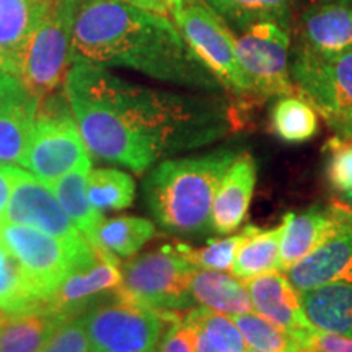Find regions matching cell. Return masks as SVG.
I'll use <instances>...</instances> for the list:
<instances>
[{
	"label": "cell",
	"instance_id": "3957f363",
	"mask_svg": "<svg viewBox=\"0 0 352 352\" xmlns=\"http://www.w3.org/2000/svg\"><path fill=\"white\" fill-rule=\"evenodd\" d=\"M243 152L235 145L183 158H168L148 171L142 183L145 206L164 230L196 235L212 230L215 191Z\"/></svg>",
	"mask_w": 352,
	"mask_h": 352
},
{
	"label": "cell",
	"instance_id": "7c38bea8",
	"mask_svg": "<svg viewBox=\"0 0 352 352\" xmlns=\"http://www.w3.org/2000/svg\"><path fill=\"white\" fill-rule=\"evenodd\" d=\"M121 283L122 272L116 254L94 246L51 294L46 310L63 318L83 315V311L98 307L95 302L103 296L116 294Z\"/></svg>",
	"mask_w": 352,
	"mask_h": 352
},
{
	"label": "cell",
	"instance_id": "ffe728a7",
	"mask_svg": "<svg viewBox=\"0 0 352 352\" xmlns=\"http://www.w3.org/2000/svg\"><path fill=\"white\" fill-rule=\"evenodd\" d=\"M307 320L315 329L352 338V283H331L300 292Z\"/></svg>",
	"mask_w": 352,
	"mask_h": 352
},
{
	"label": "cell",
	"instance_id": "d6a6232c",
	"mask_svg": "<svg viewBox=\"0 0 352 352\" xmlns=\"http://www.w3.org/2000/svg\"><path fill=\"white\" fill-rule=\"evenodd\" d=\"M250 227H245L243 230L236 235L228 236V239L210 240L208 245L201 248H192L189 245H176L175 248L188 259L192 266L197 270H210V271H230L233 261H235L236 252H239L241 241L248 235Z\"/></svg>",
	"mask_w": 352,
	"mask_h": 352
},
{
	"label": "cell",
	"instance_id": "7402d4cb",
	"mask_svg": "<svg viewBox=\"0 0 352 352\" xmlns=\"http://www.w3.org/2000/svg\"><path fill=\"white\" fill-rule=\"evenodd\" d=\"M189 290L195 302L219 314L235 316L254 311L252 297L245 284L222 271L196 270Z\"/></svg>",
	"mask_w": 352,
	"mask_h": 352
},
{
	"label": "cell",
	"instance_id": "7bdbcfd3",
	"mask_svg": "<svg viewBox=\"0 0 352 352\" xmlns=\"http://www.w3.org/2000/svg\"><path fill=\"white\" fill-rule=\"evenodd\" d=\"M0 70H3V72L12 74V76L15 77V74H13V69H12L10 63H8V60L6 59V56H3L2 52H0Z\"/></svg>",
	"mask_w": 352,
	"mask_h": 352
},
{
	"label": "cell",
	"instance_id": "f546056e",
	"mask_svg": "<svg viewBox=\"0 0 352 352\" xmlns=\"http://www.w3.org/2000/svg\"><path fill=\"white\" fill-rule=\"evenodd\" d=\"M87 196L96 209L121 210L129 208L135 196V183L129 175L116 168L88 171Z\"/></svg>",
	"mask_w": 352,
	"mask_h": 352
},
{
	"label": "cell",
	"instance_id": "f35d334b",
	"mask_svg": "<svg viewBox=\"0 0 352 352\" xmlns=\"http://www.w3.org/2000/svg\"><path fill=\"white\" fill-rule=\"evenodd\" d=\"M10 192H12V183L10 176H8L6 165L0 164V220L6 215L8 201H10Z\"/></svg>",
	"mask_w": 352,
	"mask_h": 352
},
{
	"label": "cell",
	"instance_id": "8992f818",
	"mask_svg": "<svg viewBox=\"0 0 352 352\" xmlns=\"http://www.w3.org/2000/svg\"><path fill=\"white\" fill-rule=\"evenodd\" d=\"M290 78L302 98L327 121L336 138L352 139V52L324 57L298 46Z\"/></svg>",
	"mask_w": 352,
	"mask_h": 352
},
{
	"label": "cell",
	"instance_id": "d6986e66",
	"mask_svg": "<svg viewBox=\"0 0 352 352\" xmlns=\"http://www.w3.org/2000/svg\"><path fill=\"white\" fill-rule=\"evenodd\" d=\"M51 0H0V52L19 78L26 44Z\"/></svg>",
	"mask_w": 352,
	"mask_h": 352
},
{
	"label": "cell",
	"instance_id": "f1b7e54d",
	"mask_svg": "<svg viewBox=\"0 0 352 352\" xmlns=\"http://www.w3.org/2000/svg\"><path fill=\"white\" fill-rule=\"evenodd\" d=\"M272 131L285 142H305L318 131L316 111L303 98L283 96L276 101L271 111Z\"/></svg>",
	"mask_w": 352,
	"mask_h": 352
},
{
	"label": "cell",
	"instance_id": "603a6c76",
	"mask_svg": "<svg viewBox=\"0 0 352 352\" xmlns=\"http://www.w3.org/2000/svg\"><path fill=\"white\" fill-rule=\"evenodd\" d=\"M38 101L21 90L0 107V164H21L32 139Z\"/></svg>",
	"mask_w": 352,
	"mask_h": 352
},
{
	"label": "cell",
	"instance_id": "ba28073f",
	"mask_svg": "<svg viewBox=\"0 0 352 352\" xmlns=\"http://www.w3.org/2000/svg\"><path fill=\"white\" fill-rule=\"evenodd\" d=\"M91 352H158L175 311H160L116 298L85 315Z\"/></svg>",
	"mask_w": 352,
	"mask_h": 352
},
{
	"label": "cell",
	"instance_id": "60d3db41",
	"mask_svg": "<svg viewBox=\"0 0 352 352\" xmlns=\"http://www.w3.org/2000/svg\"><path fill=\"white\" fill-rule=\"evenodd\" d=\"M184 323H188V321H184ZM188 324L195 329V352H219L212 344H210L208 336H206L204 331H202L199 327H196V324L192 323H188Z\"/></svg>",
	"mask_w": 352,
	"mask_h": 352
},
{
	"label": "cell",
	"instance_id": "ac0fdd59",
	"mask_svg": "<svg viewBox=\"0 0 352 352\" xmlns=\"http://www.w3.org/2000/svg\"><path fill=\"white\" fill-rule=\"evenodd\" d=\"M300 46L324 57L352 52V7L320 2L307 8Z\"/></svg>",
	"mask_w": 352,
	"mask_h": 352
},
{
	"label": "cell",
	"instance_id": "7dc6e473",
	"mask_svg": "<svg viewBox=\"0 0 352 352\" xmlns=\"http://www.w3.org/2000/svg\"><path fill=\"white\" fill-rule=\"evenodd\" d=\"M302 352H310V351H302Z\"/></svg>",
	"mask_w": 352,
	"mask_h": 352
},
{
	"label": "cell",
	"instance_id": "1f68e13d",
	"mask_svg": "<svg viewBox=\"0 0 352 352\" xmlns=\"http://www.w3.org/2000/svg\"><path fill=\"white\" fill-rule=\"evenodd\" d=\"M183 320L199 327L219 352H246L248 344L232 316L201 307L189 310Z\"/></svg>",
	"mask_w": 352,
	"mask_h": 352
},
{
	"label": "cell",
	"instance_id": "836d02e7",
	"mask_svg": "<svg viewBox=\"0 0 352 352\" xmlns=\"http://www.w3.org/2000/svg\"><path fill=\"white\" fill-rule=\"evenodd\" d=\"M41 352H91L83 315L65 318L51 334Z\"/></svg>",
	"mask_w": 352,
	"mask_h": 352
},
{
	"label": "cell",
	"instance_id": "44dd1931",
	"mask_svg": "<svg viewBox=\"0 0 352 352\" xmlns=\"http://www.w3.org/2000/svg\"><path fill=\"white\" fill-rule=\"evenodd\" d=\"M64 320L47 310L19 314L0 310V352H41Z\"/></svg>",
	"mask_w": 352,
	"mask_h": 352
},
{
	"label": "cell",
	"instance_id": "4316f807",
	"mask_svg": "<svg viewBox=\"0 0 352 352\" xmlns=\"http://www.w3.org/2000/svg\"><path fill=\"white\" fill-rule=\"evenodd\" d=\"M0 310L8 314L44 310V300L20 263L0 241Z\"/></svg>",
	"mask_w": 352,
	"mask_h": 352
},
{
	"label": "cell",
	"instance_id": "e0dca14e",
	"mask_svg": "<svg viewBox=\"0 0 352 352\" xmlns=\"http://www.w3.org/2000/svg\"><path fill=\"white\" fill-rule=\"evenodd\" d=\"M256 160L241 152L220 179L212 204V230L219 235L235 232L243 223L256 184Z\"/></svg>",
	"mask_w": 352,
	"mask_h": 352
},
{
	"label": "cell",
	"instance_id": "74e56055",
	"mask_svg": "<svg viewBox=\"0 0 352 352\" xmlns=\"http://www.w3.org/2000/svg\"><path fill=\"white\" fill-rule=\"evenodd\" d=\"M21 90H25V88L21 87L19 78L13 77L12 74L0 70V107H2L10 96L20 94Z\"/></svg>",
	"mask_w": 352,
	"mask_h": 352
},
{
	"label": "cell",
	"instance_id": "e575fe53",
	"mask_svg": "<svg viewBox=\"0 0 352 352\" xmlns=\"http://www.w3.org/2000/svg\"><path fill=\"white\" fill-rule=\"evenodd\" d=\"M327 147L331 152L327 168L329 183L342 195L352 191V139L334 138Z\"/></svg>",
	"mask_w": 352,
	"mask_h": 352
},
{
	"label": "cell",
	"instance_id": "ee69618b",
	"mask_svg": "<svg viewBox=\"0 0 352 352\" xmlns=\"http://www.w3.org/2000/svg\"><path fill=\"white\" fill-rule=\"evenodd\" d=\"M340 202L347 209V212L352 215V191L344 192V197H342V201H340Z\"/></svg>",
	"mask_w": 352,
	"mask_h": 352
},
{
	"label": "cell",
	"instance_id": "7a4b0ae2",
	"mask_svg": "<svg viewBox=\"0 0 352 352\" xmlns=\"http://www.w3.org/2000/svg\"><path fill=\"white\" fill-rule=\"evenodd\" d=\"M72 63L131 69L191 91L223 90L168 16L118 0H82Z\"/></svg>",
	"mask_w": 352,
	"mask_h": 352
},
{
	"label": "cell",
	"instance_id": "30bf717a",
	"mask_svg": "<svg viewBox=\"0 0 352 352\" xmlns=\"http://www.w3.org/2000/svg\"><path fill=\"white\" fill-rule=\"evenodd\" d=\"M175 25L195 54L202 60L223 90L236 96H254L235 50V34L202 0H184L173 15Z\"/></svg>",
	"mask_w": 352,
	"mask_h": 352
},
{
	"label": "cell",
	"instance_id": "83f0119b",
	"mask_svg": "<svg viewBox=\"0 0 352 352\" xmlns=\"http://www.w3.org/2000/svg\"><path fill=\"white\" fill-rule=\"evenodd\" d=\"M155 235V223L144 217L103 220L98 228L100 248L121 258L134 256Z\"/></svg>",
	"mask_w": 352,
	"mask_h": 352
},
{
	"label": "cell",
	"instance_id": "5bb4252c",
	"mask_svg": "<svg viewBox=\"0 0 352 352\" xmlns=\"http://www.w3.org/2000/svg\"><path fill=\"white\" fill-rule=\"evenodd\" d=\"M243 284L252 297L254 314L296 338L302 346L315 328L303 311L300 292L289 283L285 274L279 271L266 272L243 280Z\"/></svg>",
	"mask_w": 352,
	"mask_h": 352
},
{
	"label": "cell",
	"instance_id": "52a82bcc",
	"mask_svg": "<svg viewBox=\"0 0 352 352\" xmlns=\"http://www.w3.org/2000/svg\"><path fill=\"white\" fill-rule=\"evenodd\" d=\"M196 270L175 246H164L124 264L116 298L160 311L186 310L195 305L189 284Z\"/></svg>",
	"mask_w": 352,
	"mask_h": 352
},
{
	"label": "cell",
	"instance_id": "b9f144b4",
	"mask_svg": "<svg viewBox=\"0 0 352 352\" xmlns=\"http://www.w3.org/2000/svg\"><path fill=\"white\" fill-rule=\"evenodd\" d=\"M164 3L166 6V8H168L170 15H173L175 12H178L179 8L183 7L184 0H164Z\"/></svg>",
	"mask_w": 352,
	"mask_h": 352
},
{
	"label": "cell",
	"instance_id": "4dcf8cb0",
	"mask_svg": "<svg viewBox=\"0 0 352 352\" xmlns=\"http://www.w3.org/2000/svg\"><path fill=\"white\" fill-rule=\"evenodd\" d=\"M232 318L252 349L261 352H302L300 342L296 338L274 327L254 311L235 315Z\"/></svg>",
	"mask_w": 352,
	"mask_h": 352
},
{
	"label": "cell",
	"instance_id": "8d00e7d4",
	"mask_svg": "<svg viewBox=\"0 0 352 352\" xmlns=\"http://www.w3.org/2000/svg\"><path fill=\"white\" fill-rule=\"evenodd\" d=\"M302 351L310 352H352V338L314 329L305 341L302 342Z\"/></svg>",
	"mask_w": 352,
	"mask_h": 352
},
{
	"label": "cell",
	"instance_id": "cb8c5ba5",
	"mask_svg": "<svg viewBox=\"0 0 352 352\" xmlns=\"http://www.w3.org/2000/svg\"><path fill=\"white\" fill-rule=\"evenodd\" d=\"M87 170H76L50 183V186L83 239L100 248L98 228L103 223V214L91 204L87 196Z\"/></svg>",
	"mask_w": 352,
	"mask_h": 352
},
{
	"label": "cell",
	"instance_id": "d590c367",
	"mask_svg": "<svg viewBox=\"0 0 352 352\" xmlns=\"http://www.w3.org/2000/svg\"><path fill=\"white\" fill-rule=\"evenodd\" d=\"M158 352H195V329L175 314Z\"/></svg>",
	"mask_w": 352,
	"mask_h": 352
},
{
	"label": "cell",
	"instance_id": "8fae6325",
	"mask_svg": "<svg viewBox=\"0 0 352 352\" xmlns=\"http://www.w3.org/2000/svg\"><path fill=\"white\" fill-rule=\"evenodd\" d=\"M239 63L259 100L283 98L296 94L290 78L289 26L261 21L235 38Z\"/></svg>",
	"mask_w": 352,
	"mask_h": 352
},
{
	"label": "cell",
	"instance_id": "f6af8a7d",
	"mask_svg": "<svg viewBox=\"0 0 352 352\" xmlns=\"http://www.w3.org/2000/svg\"><path fill=\"white\" fill-rule=\"evenodd\" d=\"M323 3H340V6L352 7V0H320Z\"/></svg>",
	"mask_w": 352,
	"mask_h": 352
},
{
	"label": "cell",
	"instance_id": "bcb514c9",
	"mask_svg": "<svg viewBox=\"0 0 352 352\" xmlns=\"http://www.w3.org/2000/svg\"><path fill=\"white\" fill-rule=\"evenodd\" d=\"M246 352H261V351H256V349H252V347H250V349H246Z\"/></svg>",
	"mask_w": 352,
	"mask_h": 352
},
{
	"label": "cell",
	"instance_id": "d4e9b609",
	"mask_svg": "<svg viewBox=\"0 0 352 352\" xmlns=\"http://www.w3.org/2000/svg\"><path fill=\"white\" fill-rule=\"evenodd\" d=\"M280 235L283 223L271 230L252 226L248 235L241 241L230 272L236 279L246 280L252 277L279 271L280 263Z\"/></svg>",
	"mask_w": 352,
	"mask_h": 352
},
{
	"label": "cell",
	"instance_id": "484cf974",
	"mask_svg": "<svg viewBox=\"0 0 352 352\" xmlns=\"http://www.w3.org/2000/svg\"><path fill=\"white\" fill-rule=\"evenodd\" d=\"M233 33L245 32L261 21L289 26L294 0H202Z\"/></svg>",
	"mask_w": 352,
	"mask_h": 352
},
{
	"label": "cell",
	"instance_id": "4fadbf2b",
	"mask_svg": "<svg viewBox=\"0 0 352 352\" xmlns=\"http://www.w3.org/2000/svg\"><path fill=\"white\" fill-rule=\"evenodd\" d=\"M6 170L10 176L12 192L3 220L38 228L60 240L76 241L83 239L69 215L64 212L50 183L16 166L6 165Z\"/></svg>",
	"mask_w": 352,
	"mask_h": 352
},
{
	"label": "cell",
	"instance_id": "ab89813d",
	"mask_svg": "<svg viewBox=\"0 0 352 352\" xmlns=\"http://www.w3.org/2000/svg\"><path fill=\"white\" fill-rule=\"evenodd\" d=\"M118 2L142 8V10L160 13V15H166V13H168V8H166L164 0H118Z\"/></svg>",
	"mask_w": 352,
	"mask_h": 352
},
{
	"label": "cell",
	"instance_id": "9a60e30c",
	"mask_svg": "<svg viewBox=\"0 0 352 352\" xmlns=\"http://www.w3.org/2000/svg\"><path fill=\"white\" fill-rule=\"evenodd\" d=\"M351 220V214L341 202H334L331 208H315L300 214H285L280 235V263L279 271L290 266L315 252L329 236L340 232Z\"/></svg>",
	"mask_w": 352,
	"mask_h": 352
},
{
	"label": "cell",
	"instance_id": "6da1fadb",
	"mask_svg": "<svg viewBox=\"0 0 352 352\" xmlns=\"http://www.w3.org/2000/svg\"><path fill=\"white\" fill-rule=\"evenodd\" d=\"M64 94L91 157L134 173L235 129V114L220 94L140 85L101 65L74 64Z\"/></svg>",
	"mask_w": 352,
	"mask_h": 352
},
{
	"label": "cell",
	"instance_id": "5b68a950",
	"mask_svg": "<svg viewBox=\"0 0 352 352\" xmlns=\"http://www.w3.org/2000/svg\"><path fill=\"white\" fill-rule=\"evenodd\" d=\"M82 0H51L30 38L19 80L34 100H43L65 82L72 67V36Z\"/></svg>",
	"mask_w": 352,
	"mask_h": 352
},
{
	"label": "cell",
	"instance_id": "9c48e42d",
	"mask_svg": "<svg viewBox=\"0 0 352 352\" xmlns=\"http://www.w3.org/2000/svg\"><path fill=\"white\" fill-rule=\"evenodd\" d=\"M0 241L20 263L36 292L46 300L76 264L94 248L85 239L67 241L38 228L0 220Z\"/></svg>",
	"mask_w": 352,
	"mask_h": 352
},
{
	"label": "cell",
	"instance_id": "277c9868",
	"mask_svg": "<svg viewBox=\"0 0 352 352\" xmlns=\"http://www.w3.org/2000/svg\"><path fill=\"white\" fill-rule=\"evenodd\" d=\"M21 165L46 183L76 170L91 168V158L69 101L54 94L38 100L32 139Z\"/></svg>",
	"mask_w": 352,
	"mask_h": 352
},
{
	"label": "cell",
	"instance_id": "2e32d148",
	"mask_svg": "<svg viewBox=\"0 0 352 352\" xmlns=\"http://www.w3.org/2000/svg\"><path fill=\"white\" fill-rule=\"evenodd\" d=\"M284 274L298 292L331 283H352V215L340 232Z\"/></svg>",
	"mask_w": 352,
	"mask_h": 352
}]
</instances>
